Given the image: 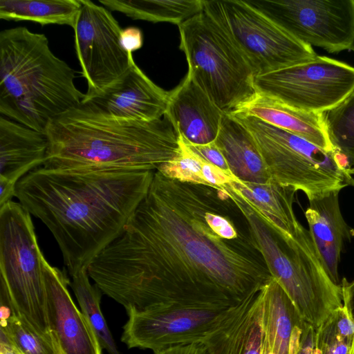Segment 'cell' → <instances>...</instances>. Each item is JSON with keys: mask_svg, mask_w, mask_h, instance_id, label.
<instances>
[{"mask_svg": "<svg viewBox=\"0 0 354 354\" xmlns=\"http://www.w3.org/2000/svg\"><path fill=\"white\" fill-rule=\"evenodd\" d=\"M128 315L172 304L234 306L272 277L223 187L154 172L122 234L87 268Z\"/></svg>", "mask_w": 354, "mask_h": 354, "instance_id": "obj_1", "label": "cell"}, {"mask_svg": "<svg viewBox=\"0 0 354 354\" xmlns=\"http://www.w3.org/2000/svg\"><path fill=\"white\" fill-rule=\"evenodd\" d=\"M154 172L42 166L18 181L15 196L50 231L72 277L122 234Z\"/></svg>", "mask_w": 354, "mask_h": 354, "instance_id": "obj_2", "label": "cell"}, {"mask_svg": "<svg viewBox=\"0 0 354 354\" xmlns=\"http://www.w3.org/2000/svg\"><path fill=\"white\" fill-rule=\"evenodd\" d=\"M48 147L43 167L156 171L174 158L180 138L170 121L120 120L87 102L53 118L44 132Z\"/></svg>", "mask_w": 354, "mask_h": 354, "instance_id": "obj_3", "label": "cell"}, {"mask_svg": "<svg viewBox=\"0 0 354 354\" xmlns=\"http://www.w3.org/2000/svg\"><path fill=\"white\" fill-rule=\"evenodd\" d=\"M75 71L50 50L47 37L26 27L0 32V113L44 132L53 118L85 98Z\"/></svg>", "mask_w": 354, "mask_h": 354, "instance_id": "obj_4", "label": "cell"}, {"mask_svg": "<svg viewBox=\"0 0 354 354\" xmlns=\"http://www.w3.org/2000/svg\"><path fill=\"white\" fill-rule=\"evenodd\" d=\"M223 187L245 217L272 277L302 319L317 330L343 303L341 286L326 273L309 231L301 224L294 236L278 234L229 185Z\"/></svg>", "mask_w": 354, "mask_h": 354, "instance_id": "obj_5", "label": "cell"}, {"mask_svg": "<svg viewBox=\"0 0 354 354\" xmlns=\"http://www.w3.org/2000/svg\"><path fill=\"white\" fill-rule=\"evenodd\" d=\"M178 26L187 74L220 110L231 113L257 95L250 63L204 10Z\"/></svg>", "mask_w": 354, "mask_h": 354, "instance_id": "obj_6", "label": "cell"}, {"mask_svg": "<svg viewBox=\"0 0 354 354\" xmlns=\"http://www.w3.org/2000/svg\"><path fill=\"white\" fill-rule=\"evenodd\" d=\"M42 256L30 214L12 201L0 207V284L17 313L59 343L48 318Z\"/></svg>", "mask_w": 354, "mask_h": 354, "instance_id": "obj_7", "label": "cell"}, {"mask_svg": "<svg viewBox=\"0 0 354 354\" xmlns=\"http://www.w3.org/2000/svg\"><path fill=\"white\" fill-rule=\"evenodd\" d=\"M229 114L251 133L271 179L280 185L304 192L308 199L349 185L351 174L338 166L335 152L255 117Z\"/></svg>", "mask_w": 354, "mask_h": 354, "instance_id": "obj_8", "label": "cell"}, {"mask_svg": "<svg viewBox=\"0 0 354 354\" xmlns=\"http://www.w3.org/2000/svg\"><path fill=\"white\" fill-rule=\"evenodd\" d=\"M203 10L242 52L256 77L317 55L245 1L203 0Z\"/></svg>", "mask_w": 354, "mask_h": 354, "instance_id": "obj_9", "label": "cell"}, {"mask_svg": "<svg viewBox=\"0 0 354 354\" xmlns=\"http://www.w3.org/2000/svg\"><path fill=\"white\" fill-rule=\"evenodd\" d=\"M257 92L290 106L321 113L354 91V66L326 56L258 75Z\"/></svg>", "mask_w": 354, "mask_h": 354, "instance_id": "obj_10", "label": "cell"}, {"mask_svg": "<svg viewBox=\"0 0 354 354\" xmlns=\"http://www.w3.org/2000/svg\"><path fill=\"white\" fill-rule=\"evenodd\" d=\"M297 41L329 53L354 50V0H249Z\"/></svg>", "mask_w": 354, "mask_h": 354, "instance_id": "obj_11", "label": "cell"}, {"mask_svg": "<svg viewBox=\"0 0 354 354\" xmlns=\"http://www.w3.org/2000/svg\"><path fill=\"white\" fill-rule=\"evenodd\" d=\"M234 306L172 304L131 314L123 327L121 341L129 348L150 349L155 354L203 342Z\"/></svg>", "mask_w": 354, "mask_h": 354, "instance_id": "obj_12", "label": "cell"}, {"mask_svg": "<svg viewBox=\"0 0 354 354\" xmlns=\"http://www.w3.org/2000/svg\"><path fill=\"white\" fill-rule=\"evenodd\" d=\"M80 1L81 8L73 28L75 48L87 83L85 98H90L126 73L133 53L122 47V28L111 10L90 0Z\"/></svg>", "mask_w": 354, "mask_h": 354, "instance_id": "obj_13", "label": "cell"}, {"mask_svg": "<svg viewBox=\"0 0 354 354\" xmlns=\"http://www.w3.org/2000/svg\"><path fill=\"white\" fill-rule=\"evenodd\" d=\"M83 101L102 114L115 119L152 121L162 118L167 109L169 92L154 82L135 63L100 94Z\"/></svg>", "mask_w": 354, "mask_h": 354, "instance_id": "obj_14", "label": "cell"}, {"mask_svg": "<svg viewBox=\"0 0 354 354\" xmlns=\"http://www.w3.org/2000/svg\"><path fill=\"white\" fill-rule=\"evenodd\" d=\"M41 263L48 322L62 354H102L93 328L70 295L67 288L70 281L65 270L52 266L44 255Z\"/></svg>", "mask_w": 354, "mask_h": 354, "instance_id": "obj_15", "label": "cell"}, {"mask_svg": "<svg viewBox=\"0 0 354 354\" xmlns=\"http://www.w3.org/2000/svg\"><path fill=\"white\" fill-rule=\"evenodd\" d=\"M48 147L44 132L0 117V207L15 196L21 178L43 165Z\"/></svg>", "mask_w": 354, "mask_h": 354, "instance_id": "obj_16", "label": "cell"}, {"mask_svg": "<svg viewBox=\"0 0 354 354\" xmlns=\"http://www.w3.org/2000/svg\"><path fill=\"white\" fill-rule=\"evenodd\" d=\"M224 113L187 73L169 92L165 116L185 142L205 145L215 141Z\"/></svg>", "mask_w": 354, "mask_h": 354, "instance_id": "obj_17", "label": "cell"}, {"mask_svg": "<svg viewBox=\"0 0 354 354\" xmlns=\"http://www.w3.org/2000/svg\"><path fill=\"white\" fill-rule=\"evenodd\" d=\"M261 290L231 307L205 337L203 343L208 354H261L264 331Z\"/></svg>", "mask_w": 354, "mask_h": 354, "instance_id": "obj_18", "label": "cell"}, {"mask_svg": "<svg viewBox=\"0 0 354 354\" xmlns=\"http://www.w3.org/2000/svg\"><path fill=\"white\" fill-rule=\"evenodd\" d=\"M339 190L308 199L305 212L317 254L331 281L339 284L338 266L344 242L354 237V229L344 221L339 208Z\"/></svg>", "mask_w": 354, "mask_h": 354, "instance_id": "obj_19", "label": "cell"}, {"mask_svg": "<svg viewBox=\"0 0 354 354\" xmlns=\"http://www.w3.org/2000/svg\"><path fill=\"white\" fill-rule=\"evenodd\" d=\"M261 291L264 338L270 353L295 354L305 321L274 277Z\"/></svg>", "mask_w": 354, "mask_h": 354, "instance_id": "obj_20", "label": "cell"}, {"mask_svg": "<svg viewBox=\"0 0 354 354\" xmlns=\"http://www.w3.org/2000/svg\"><path fill=\"white\" fill-rule=\"evenodd\" d=\"M233 113L255 117L290 131L326 151L335 152L324 130L320 113L300 110L259 93L231 113Z\"/></svg>", "mask_w": 354, "mask_h": 354, "instance_id": "obj_21", "label": "cell"}, {"mask_svg": "<svg viewBox=\"0 0 354 354\" xmlns=\"http://www.w3.org/2000/svg\"><path fill=\"white\" fill-rule=\"evenodd\" d=\"M240 194L278 234H296L300 223L297 221L293 203L296 190L270 179L266 183H253L235 180L228 184Z\"/></svg>", "mask_w": 354, "mask_h": 354, "instance_id": "obj_22", "label": "cell"}, {"mask_svg": "<svg viewBox=\"0 0 354 354\" xmlns=\"http://www.w3.org/2000/svg\"><path fill=\"white\" fill-rule=\"evenodd\" d=\"M214 142L237 180L266 183L271 179L252 135L231 114L224 113Z\"/></svg>", "mask_w": 354, "mask_h": 354, "instance_id": "obj_23", "label": "cell"}, {"mask_svg": "<svg viewBox=\"0 0 354 354\" xmlns=\"http://www.w3.org/2000/svg\"><path fill=\"white\" fill-rule=\"evenodd\" d=\"M111 11L134 20L180 25L203 10V0H100Z\"/></svg>", "mask_w": 354, "mask_h": 354, "instance_id": "obj_24", "label": "cell"}, {"mask_svg": "<svg viewBox=\"0 0 354 354\" xmlns=\"http://www.w3.org/2000/svg\"><path fill=\"white\" fill-rule=\"evenodd\" d=\"M80 8V0H1L0 19L74 28Z\"/></svg>", "mask_w": 354, "mask_h": 354, "instance_id": "obj_25", "label": "cell"}, {"mask_svg": "<svg viewBox=\"0 0 354 354\" xmlns=\"http://www.w3.org/2000/svg\"><path fill=\"white\" fill-rule=\"evenodd\" d=\"M1 301L0 331L24 354H62L59 343L37 333L15 310L8 297Z\"/></svg>", "mask_w": 354, "mask_h": 354, "instance_id": "obj_26", "label": "cell"}, {"mask_svg": "<svg viewBox=\"0 0 354 354\" xmlns=\"http://www.w3.org/2000/svg\"><path fill=\"white\" fill-rule=\"evenodd\" d=\"M70 284L77 299L82 313L93 328L100 344L109 354H120L100 308L101 290L88 279L87 270H82L72 277Z\"/></svg>", "mask_w": 354, "mask_h": 354, "instance_id": "obj_27", "label": "cell"}, {"mask_svg": "<svg viewBox=\"0 0 354 354\" xmlns=\"http://www.w3.org/2000/svg\"><path fill=\"white\" fill-rule=\"evenodd\" d=\"M327 137L335 152L354 168V91L339 103L320 113Z\"/></svg>", "mask_w": 354, "mask_h": 354, "instance_id": "obj_28", "label": "cell"}, {"mask_svg": "<svg viewBox=\"0 0 354 354\" xmlns=\"http://www.w3.org/2000/svg\"><path fill=\"white\" fill-rule=\"evenodd\" d=\"M314 354H354V325L344 306L316 330Z\"/></svg>", "mask_w": 354, "mask_h": 354, "instance_id": "obj_29", "label": "cell"}, {"mask_svg": "<svg viewBox=\"0 0 354 354\" xmlns=\"http://www.w3.org/2000/svg\"><path fill=\"white\" fill-rule=\"evenodd\" d=\"M179 138L180 150L178 155L162 165L158 171L182 182L206 185L203 176L205 160L192 151L180 136Z\"/></svg>", "mask_w": 354, "mask_h": 354, "instance_id": "obj_30", "label": "cell"}, {"mask_svg": "<svg viewBox=\"0 0 354 354\" xmlns=\"http://www.w3.org/2000/svg\"><path fill=\"white\" fill-rule=\"evenodd\" d=\"M185 142L192 151L201 156L204 160L223 171L232 175L224 156L214 141L205 145H192L187 142Z\"/></svg>", "mask_w": 354, "mask_h": 354, "instance_id": "obj_31", "label": "cell"}, {"mask_svg": "<svg viewBox=\"0 0 354 354\" xmlns=\"http://www.w3.org/2000/svg\"><path fill=\"white\" fill-rule=\"evenodd\" d=\"M120 43L123 49L128 53L139 50L143 44L142 30L136 26H129L122 29Z\"/></svg>", "mask_w": 354, "mask_h": 354, "instance_id": "obj_32", "label": "cell"}, {"mask_svg": "<svg viewBox=\"0 0 354 354\" xmlns=\"http://www.w3.org/2000/svg\"><path fill=\"white\" fill-rule=\"evenodd\" d=\"M316 329L304 322L299 343L295 354H314Z\"/></svg>", "mask_w": 354, "mask_h": 354, "instance_id": "obj_33", "label": "cell"}, {"mask_svg": "<svg viewBox=\"0 0 354 354\" xmlns=\"http://www.w3.org/2000/svg\"><path fill=\"white\" fill-rule=\"evenodd\" d=\"M340 286L342 288L343 306L345 308L354 325V280L348 282L344 278Z\"/></svg>", "mask_w": 354, "mask_h": 354, "instance_id": "obj_34", "label": "cell"}, {"mask_svg": "<svg viewBox=\"0 0 354 354\" xmlns=\"http://www.w3.org/2000/svg\"><path fill=\"white\" fill-rule=\"evenodd\" d=\"M156 354H208L203 342L176 346Z\"/></svg>", "mask_w": 354, "mask_h": 354, "instance_id": "obj_35", "label": "cell"}, {"mask_svg": "<svg viewBox=\"0 0 354 354\" xmlns=\"http://www.w3.org/2000/svg\"><path fill=\"white\" fill-rule=\"evenodd\" d=\"M0 354H24L3 332L0 331Z\"/></svg>", "mask_w": 354, "mask_h": 354, "instance_id": "obj_36", "label": "cell"}, {"mask_svg": "<svg viewBox=\"0 0 354 354\" xmlns=\"http://www.w3.org/2000/svg\"><path fill=\"white\" fill-rule=\"evenodd\" d=\"M261 354H270L265 338H263Z\"/></svg>", "mask_w": 354, "mask_h": 354, "instance_id": "obj_37", "label": "cell"}, {"mask_svg": "<svg viewBox=\"0 0 354 354\" xmlns=\"http://www.w3.org/2000/svg\"><path fill=\"white\" fill-rule=\"evenodd\" d=\"M349 185H353L354 186V179L352 178L350 180V183H349Z\"/></svg>", "mask_w": 354, "mask_h": 354, "instance_id": "obj_38", "label": "cell"}, {"mask_svg": "<svg viewBox=\"0 0 354 354\" xmlns=\"http://www.w3.org/2000/svg\"><path fill=\"white\" fill-rule=\"evenodd\" d=\"M351 174H354V168L351 169Z\"/></svg>", "mask_w": 354, "mask_h": 354, "instance_id": "obj_39", "label": "cell"}]
</instances>
